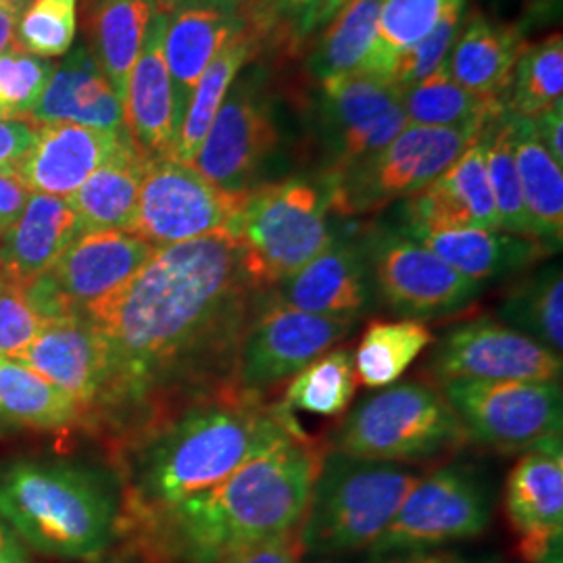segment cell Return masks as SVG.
<instances>
[{
  "instance_id": "46",
  "label": "cell",
  "mask_w": 563,
  "mask_h": 563,
  "mask_svg": "<svg viewBox=\"0 0 563 563\" xmlns=\"http://www.w3.org/2000/svg\"><path fill=\"white\" fill-rule=\"evenodd\" d=\"M320 2L322 0H260L253 11L255 18L246 21L253 23L262 34L267 30H274L276 23L282 25L290 23L297 36H305L307 23Z\"/></svg>"
},
{
  "instance_id": "41",
  "label": "cell",
  "mask_w": 563,
  "mask_h": 563,
  "mask_svg": "<svg viewBox=\"0 0 563 563\" xmlns=\"http://www.w3.org/2000/svg\"><path fill=\"white\" fill-rule=\"evenodd\" d=\"M457 2L467 0H384L378 38L363 67V74L376 76L393 55L428 36L444 13Z\"/></svg>"
},
{
  "instance_id": "24",
  "label": "cell",
  "mask_w": 563,
  "mask_h": 563,
  "mask_svg": "<svg viewBox=\"0 0 563 563\" xmlns=\"http://www.w3.org/2000/svg\"><path fill=\"white\" fill-rule=\"evenodd\" d=\"M165 21V13L151 21L123 99L125 132L148 162L172 159L180 134L174 86L163 57Z\"/></svg>"
},
{
  "instance_id": "40",
  "label": "cell",
  "mask_w": 563,
  "mask_h": 563,
  "mask_svg": "<svg viewBox=\"0 0 563 563\" xmlns=\"http://www.w3.org/2000/svg\"><path fill=\"white\" fill-rule=\"evenodd\" d=\"M484 157H486V172L490 180V190L497 209L499 230L532 239V225L523 205L522 186L516 169L514 144H511V123L509 111L505 109L501 115L488 121L483 130ZM539 242V241H537Z\"/></svg>"
},
{
  "instance_id": "9",
  "label": "cell",
  "mask_w": 563,
  "mask_h": 563,
  "mask_svg": "<svg viewBox=\"0 0 563 563\" xmlns=\"http://www.w3.org/2000/svg\"><path fill=\"white\" fill-rule=\"evenodd\" d=\"M470 441L497 451H530L562 439V384L453 378L437 384Z\"/></svg>"
},
{
  "instance_id": "35",
  "label": "cell",
  "mask_w": 563,
  "mask_h": 563,
  "mask_svg": "<svg viewBox=\"0 0 563 563\" xmlns=\"http://www.w3.org/2000/svg\"><path fill=\"white\" fill-rule=\"evenodd\" d=\"M434 341L432 330L416 320L369 323L353 353L357 383L372 390L397 383Z\"/></svg>"
},
{
  "instance_id": "45",
  "label": "cell",
  "mask_w": 563,
  "mask_h": 563,
  "mask_svg": "<svg viewBox=\"0 0 563 563\" xmlns=\"http://www.w3.org/2000/svg\"><path fill=\"white\" fill-rule=\"evenodd\" d=\"M46 322L51 320L36 311L23 284L9 276L0 278V357L13 360L20 355Z\"/></svg>"
},
{
  "instance_id": "11",
  "label": "cell",
  "mask_w": 563,
  "mask_h": 563,
  "mask_svg": "<svg viewBox=\"0 0 563 563\" xmlns=\"http://www.w3.org/2000/svg\"><path fill=\"white\" fill-rule=\"evenodd\" d=\"M363 255L374 292L402 320L428 322L457 316L483 295L484 284L465 278L402 232L369 236Z\"/></svg>"
},
{
  "instance_id": "52",
  "label": "cell",
  "mask_w": 563,
  "mask_h": 563,
  "mask_svg": "<svg viewBox=\"0 0 563 563\" xmlns=\"http://www.w3.org/2000/svg\"><path fill=\"white\" fill-rule=\"evenodd\" d=\"M349 2H351V0H322V2L318 4V9L313 11L311 20L307 23L305 36H307V34H311V32H316L318 27L325 25V23L332 20V18L341 11L342 7H344V4H349Z\"/></svg>"
},
{
  "instance_id": "31",
  "label": "cell",
  "mask_w": 563,
  "mask_h": 563,
  "mask_svg": "<svg viewBox=\"0 0 563 563\" xmlns=\"http://www.w3.org/2000/svg\"><path fill=\"white\" fill-rule=\"evenodd\" d=\"M157 13L155 0H97L90 9L86 44L121 104L148 25Z\"/></svg>"
},
{
  "instance_id": "57",
  "label": "cell",
  "mask_w": 563,
  "mask_h": 563,
  "mask_svg": "<svg viewBox=\"0 0 563 563\" xmlns=\"http://www.w3.org/2000/svg\"><path fill=\"white\" fill-rule=\"evenodd\" d=\"M7 563H32L30 562V560H27V555H25V553H23V549H20V551H18V553H15V555H13V558H11V560H9V562Z\"/></svg>"
},
{
  "instance_id": "10",
  "label": "cell",
  "mask_w": 563,
  "mask_h": 563,
  "mask_svg": "<svg viewBox=\"0 0 563 563\" xmlns=\"http://www.w3.org/2000/svg\"><path fill=\"white\" fill-rule=\"evenodd\" d=\"M490 518L493 499L483 476L470 465H446L416 483L369 551L409 553L470 541Z\"/></svg>"
},
{
  "instance_id": "50",
  "label": "cell",
  "mask_w": 563,
  "mask_h": 563,
  "mask_svg": "<svg viewBox=\"0 0 563 563\" xmlns=\"http://www.w3.org/2000/svg\"><path fill=\"white\" fill-rule=\"evenodd\" d=\"M539 141L555 162L563 165V102H558L539 115L530 118Z\"/></svg>"
},
{
  "instance_id": "39",
  "label": "cell",
  "mask_w": 563,
  "mask_h": 563,
  "mask_svg": "<svg viewBox=\"0 0 563 563\" xmlns=\"http://www.w3.org/2000/svg\"><path fill=\"white\" fill-rule=\"evenodd\" d=\"M507 92V111L520 118H534L544 109L563 102L562 34L523 44Z\"/></svg>"
},
{
  "instance_id": "32",
  "label": "cell",
  "mask_w": 563,
  "mask_h": 563,
  "mask_svg": "<svg viewBox=\"0 0 563 563\" xmlns=\"http://www.w3.org/2000/svg\"><path fill=\"white\" fill-rule=\"evenodd\" d=\"M262 38V34L246 21L241 32L223 46L220 55L205 69L184 113L178 142L172 155L174 162L190 165L197 157L211 123L225 101V95L239 78L242 67L255 57Z\"/></svg>"
},
{
  "instance_id": "42",
  "label": "cell",
  "mask_w": 563,
  "mask_h": 563,
  "mask_svg": "<svg viewBox=\"0 0 563 563\" xmlns=\"http://www.w3.org/2000/svg\"><path fill=\"white\" fill-rule=\"evenodd\" d=\"M78 32V0H30L20 13L15 42L27 53L55 59L71 51Z\"/></svg>"
},
{
  "instance_id": "59",
  "label": "cell",
  "mask_w": 563,
  "mask_h": 563,
  "mask_svg": "<svg viewBox=\"0 0 563 563\" xmlns=\"http://www.w3.org/2000/svg\"><path fill=\"white\" fill-rule=\"evenodd\" d=\"M230 2H234V4H239V0H230Z\"/></svg>"
},
{
  "instance_id": "44",
  "label": "cell",
  "mask_w": 563,
  "mask_h": 563,
  "mask_svg": "<svg viewBox=\"0 0 563 563\" xmlns=\"http://www.w3.org/2000/svg\"><path fill=\"white\" fill-rule=\"evenodd\" d=\"M55 71V63L42 59L13 41L0 55V120L27 118Z\"/></svg>"
},
{
  "instance_id": "55",
  "label": "cell",
  "mask_w": 563,
  "mask_h": 563,
  "mask_svg": "<svg viewBox=\"0 0 563 563\" xmlns=\"http://www.w3.org/2000/svg\"><path fill=\"white\" fill-rule=\"evenodd\" d=\"M157 2V9H159V13H165V15H169L174 9H178L184 0H155Z\"/></svg>"
},
{
  "instance_id": "48",
  "label": "cell",
  "mask_w": 563,
  "mask_h": 563,
  "mask_svg": "<svg viewBox=\"0 0 563 563\" xmlns=\"http://www.w3.org/2000/svg\"><path fill=\"white\" fill-rule=\"evenodd\" d=\"M302 555L305 549L299 539V530H292L274 541L246 549L220 563H301Z\"/></svg>"
},
{
  "instance_id": "60",
  "label": "cell",
  "mask_w": 563,
  "mask_h": 563,
  "mask_svg": "<svg viewBox=\"0 0 563 563\" xmlns=\"http://www.w3.org/2000/svg\"><path fill=\"white\" fill-rule=\"evenodd\" d=\"M111 563H128V562H118V560H115V562H111Z\"/></svg>"
},
{
  "instance_id": "12",
  "label": "cell",
  "mask_w": 563,
  "mask_h": 563,
  "mask_svg": "<svg viewBox=\"0 0 563 563\" xmlns=\"http://www.w3.org/2000/svg\"><path fill=\"white\" fill-rule=\"evenodd\" d=\"M155 251L157 246L128 230L81 232L25 290L46 320L84 313L132 280Z\"/></svg>"
},
{
  "instance_id": "43",
  "label": "cell",
  "mask_w": 563,
  "mask_h": 563,
  "mask_svg": "<svg viewBox=\"0 0 563 563\" xmlns=\"http://www.w3.org/2000/svg\"><path fill=\"white\" fill-rule=\"evenodd\" d=\"M463 9L465 2L453 4L428 36H423L422 41L386 60L378 69L376 78L395 86L397 90H402L434 74L443 65L453 42L457 38V32L462 27Z\"/></svg>"
},
{
  "instance_id": "54",
  "label": "cell",
  "mask_w": 563,
  "mask_h": 563,
  "mask_svg": "<svg viewBox=\"0 0 563 563\" xmlns=\"http://www.w3.org/2000/svg\"><path fill=\"white\" fill-rule=\"evenodd\" d=\"M20 549V539L13 534V530L0 518V563L9 562Z\"/></svg>"
},
{
  "instance_id": "51",
  "label": "cell",
  "mask_w": 563,
  "mask_h": 563,
  "mask_svg": "<svg viewBox=\"0 0 563 563\" xmlns=\"http://www.w3.org/2000/svg\"><path fill=\"white\" fill-rule=\"evenodd\" d=\"M384 563H476L467 558H463L462 553L449 551V549H428V551H409L401 553L393 560H386Z\"/></svg>"
},
{
  "instance_id": "49",
  "label": "cell",
  "mask_w": 563,
  "mask_h": 563,
  "mask_svg": "<svg viewBox=\"0 0 563 563\" xmlns=\"http://www.w3.org/2000/svg\"><path fill=\"white\" fill-rule=\"evenodd\" d=\"M27 197L30 192L18 174L0 172V241L7 234V230L20 218Z\"/></svg>"
},
{
  "instance_id": "18",
  "label": "cell",
  "mask_w": 563,
  "mask_h": 563,
  "mask_svg": "<svg viewBox=\"0 0 563 563\" xmlns=\"http://www.w3.org/2000/svg\"><path fill=\"white\" fill-rule=\"evenodd\" d=\"M505 511L528 563H562V439L530 449L509 472Z\"/></svg>"
},
{
  "instance_id": "53",
  "label": "cell",
  "mask_w": 563,
  "mask_h": 563,
  "mask_svg": "<svg viewBox=\"0 0 563 563\" xmlns=\"http://www.w3.org/2000/svg\"><path fill=\"white\" fill-rule=\"evenodd\" d=\"M20 13L7 4H0V55L7 51V46L15 41V27H18Z\"/></svg>"
},
{
  "instance_id": "36",
  "label": "cell",
  "mask_w": 563,
  "mask_h": 563,
  "mask_svg": "<svg viewBox=\"0 0 563 563\" xmlns=\"http://www.w3.org/2000/svg\"><path fill=\"white\" fill-rule=\"evenodd\" d=\"M384 0H351L328 21L311 57V71L322 80L360 74L378 38Z\"/></svg>"
},
{
  "instance_id": "47",
  "label": "cell",
  "mask_w": 563,
  "mask_h": 563,
  "mask_svg": "<svg viewBox=\"0 0 563 563\" xmlns=\"http://www.w3.org/2000/svg\"><path fill=\"white\" fill-rule=\"evenodd\" d=\"M36 139V125L32 121L0 120V172L18 174L32 142Z\"/></svg>"
},
{
  "instance_id": "5",
  "label": "cell",
  "mask_w": 563,
  "mask_h": 563,
  "mask_svg": "<svg viewBox=\"0 0 563 563\" xmlns=\"http://www.w3.org/2000/svg\"><path fill=\"white\" fill-rule=\"evenodd\" d=\"M420 478L402 463L360 460L334 449L323 453L299 526L305 553L344 555L372 549Z\"/></svg>"
},
{
  "instance_id": "34",
  "label": "cell",
  "mask_w": 563,
  "mask_h": 563,
  "mask_svg": "<svg viewBox=\"0 0 563 563\" xmlns=\"http://www.w3.org/2000/svg\"><path fill=\"white\" fill-rule=\"evenodd\" d=\"M0 420L57 430L84 420L80 405L21 363L0 357Z\"/></svg>"
},
{
  "instance_id": "23",
  "label": "cell",
  "mask_w": 563,
  "mask_h": 563,
  "mask_svg": "<svg viewBox=\"0 0 563 563\" xmlns=\"http://www.w3.org/2000/svg\"><path fill=\"white\" fill-rule=\"evenodd\" d=\"M246 25L230 0H186L165 21L163 57L174 86L176 113L184 120L188 101L205 69Z\"/></svg>"
},
{
  "instance_id": "1",
  "label": "cell",
  "mask_w": 563,
  "mask_h": 563,
  "mask_svg": "<svg viewBox=\"0 0 563 563\" xmlns=\"http://www.w3.org/2000/svg\"><path fill=\"white\" fill-rule=\"evenodd\" d=\"M263 292L225 230L159 246L115 295L84 311L107 349L97 411L134 420L141 411L153 413L159 399H192L232 380Z\"/></svg>"
},
{
  "instance_id": "6",
  "label": "cell",
  "mask_w": 563,
  "mask_h": 563,
  "mask_svg": "<svg viewBox=\"0 0 563 563\" xmlns=\"http://www.w3.org/2000/svg\"><path fill=\"white\" fill-rule=\"evenodd\" d=\"M323 181L290 178L262 184L242 197L228 234L239 242L249 278L272 290L332 242Z\"/></svg>"
},
{
  "instance_id": "22",
  "label": "cell",
  "mask_w": 563,
  "mask_h": 563,
  "mask_svg": "<svg viewBox=\"0 0 563 563\" xmlns=\"http://www.w3.org/2000/svg\"><path fill=\"white\" fill-rule=\"evenodd\" d=\"M128 132H107L78 123L36 125L18 176L27 192L67 199L107 162L125 141Z\"/></svg>"
},
{
  "instance_id": "14",
  "label": "cell",
  "mask_w": 563,
  "mask_h": 563,
  "mask_svg": "<svg viewBox=\"0 0 563 563\" xmlns=\"http://www.w3.org/2000/svg\"><path fill=\"white\" fill-rule=\"evenodd\" d=\"M244 195L223 192L192 165L153 159L146 165L128 232L157 249L223 232L239 213Z\"/></svg>"
},
{
  "instance_id": "13",
  "label": "cell",
  "mask_w": 563,
  "mask_h": 563,
  "mask_svg": "<svg viewBox=\"0 0 563 563\" xmlns=\"http://www.w3.org/2000/svg\"><path fill=\"white\" fill-rule=\"evenodd\" d=\"M355 325V320L305 313L265 295L242 334L232 380L265 397L344 341Z\"/></svg>"
},
{
  "instance_id": "27",
  "label": "cell",
  "mask_w": 563,
  "mask_h": 563,
  "mask_svg": "<svg viewBox=\"0 0 563 563\" xmlns=\"http://www.w3.org/2000/svg\"><path fill=\"white\" fill-rule=\"evenodd\" d=\"M522 48L520 25L474 13L462 21L457 38L444 59V69L465 90L504 99Z\"/></svg>"
},
{
  "instance_id": "37",
  "label": "cell",
  "mask_w": 563,
  "mask_h": 563,
  "mask_svg": "<svg viewBox=\"0 0 563 563\" xmlns=\"http://www.w3.org/2000/svg\"><path fill=\"white\" fill-rule=\"evenodd\" d=\"M499 322L541 342L555 355L563 351V278L560 265L516 284L497 309Z\"/></svg>"
},
{
  "instance_id": "15",
  "label": "cell",
  "mask_w": 563,
  "mask_h": 563,
  "mask_svg": "<svg viewBox=\"0 0 563 563\" xmlns=\"http://www.w3.org/2000/svg\"><path fill=\"white\" fill-rule=\"evenodd\" d=\"M278 142L272 101L260 78L251 74L232 84L190 165L223 192L244 195L255 188Z\"/></svg>"
},
{
  "instance_id": "20",
  "label": "cell",
  "mask_w": 563,
  "mask_h": 563,
  "mask_svg": "<svg viewBox=\"0 0 563 563\" xmlns=\"http://www.w3.org/2000/svg\"><path fill=\"white\" fill-rule=\"evenodd\" d=\"M407 225L402 232H444V230H499L495 199L486 172L483 132L422 192L407 199Z\"/></svg>"
},
{
  "instance_id": "3",
  "label": "cell",
  "mask_w": 563,
  "mask_h": 563,
  "mask_svg": "<svg viewBox=\"0 0 563 563\" xmlns=\"http://www.w3.org/2000/svg\"><path fill=\"white\" fill-rule=\"evenodd\" d=\"M322 460V446L299 428L218 486L139 526L165 563L223 562L299 530Z\"/></svg>"
},
{
  "instance_id": "21",
  "label": "cell",
  "mask_w": 563,
  "mask_h": 563,
  "mask_svg": "<svg viewBox=\"0 0 563 563\" xmlns=\"http://www.w3.org/2000/svg\"><path fill=\"white\" fill-rule=\"evenodd\" d=\"M372 295L363 249L332 239L318 257L274 286L269 299L305 313L360 322L372 307Z\"/></svg>"
},
{
  "instance_id": "28",
  "label": "cell",
  "mask_w": 563,
  "mask_h": 563,
  "mask_svg": "<svg viewBox=\"0 0 563 563\" xmlns=\"http://www.w3.org/2000/svg\"><path fill=\"white\" fill-rule=\"evenodd\" d=\"M439 255L470 280H501L534 265L549 251L541 242L514 236L501 230H444L402 232Z\"/></svg>"
},
{
  "instance_id": "25",
  "label": "cell",
  "mask_w": 563,
  "mask_h": 563,
  "mask_svg": "<svg viewBox=\"0 0 563 563\" xmlns=\"http://www.w3.org/2000/svg\"><path fill=\"white\" fill-rule=\"evenodd\" d=\"M25 120L34 125L67 121L107 132L125 130L120 97L86 42L71 46L67 57L55 63L51 80Z\"/></svg>"
},
{
  "instance_id": "17",
  "label": "cell",
  "mask_w": 563,
  "mask_h": 563,
  "mask_svg": "<svg viewBox=\"0 0 563 563\" xmlns=\"http://www.w3.org/2000/svg\"><path fill=\"white\" fill-rule=\"evenodd\" d=\"M320 99L330 157L325 176L367 162L407 128L401 92L372 74L322 80Z\"/></svg>"
},
{
  "instance_id": "56",
  "label": "cell",
  "mask_w": 563,
  "mask_h": 563,
  "mask_svg": "<svg viewBox=\"0 0 563 563\" xmlns=\"http://www.w3.org/2000/svg\"><path fill=\"white\" fill-rule=\"evenodd\" d=\"M0 4H7V7H11V9L21 13L30 4V0H0Z\"/></svg>"
},
{
  "instance_id": "8",
  "label": "cell",
  "mask_w": 563,
  "mask_h": 563,
  "mask_svg": "<svg viewBox=\"0 0 563 563\" xmlns=\"http://www.w3.org/2000/svg\"><path fill=\"white\" fill-rule=\"evenodd\" d=\"M483 130L484 125H407L367 162L323 176L330 209L341 216H363L416 197L457 162Z\"/></svg>"
},
{
  "instance_id": "29",
  "label": "cell",
  "mask_w": 563,
  "mask_h": 563,
  "mask_svg": "<svg viewBox=\"0 0 563 563\" xmlns=\"http://www.w3.org/2000/svg\"><path fill=\"white\" fill-rule=\"evenodd\" d=\"M148 159L125 136L120 148L67 197L81 232L130 230Z\"/></svg>"
},
{
  "instance_id": "33",
  "label": "cell",
  "mask_w": 563,
  "mask_h": 563,
  "mask_svg": "<svg viewBox=\"0 0 563 563\" xmlns=\"http://www.w3.org/2000/svg\"><path fill=\"white\" fill-rule=\"evenodd\" d=\"M401 107L407 125L423 128H463L486 125L501 115L507 104L504 99L483 97L465 90L449 76L444 63L428 78L402 88Z\"/></svg>"
},
{
  "instance_id": "30",
  "label": "cell",
  "mask_w": 563,
  "mask_h": 563,
  "mask_svg": "<svg viewBox=\"0 0 563 563\" xmlns=\"http://www.w3.org/2000/svg\"><path fill=\"white\" fill-rule=\"evenodd\" d=\"M509 123L516 169L534 241L555 251L562 246L563 239V165L549 155L530 118L509 113Z\"/></svg>"
},
{
  "instance_id": "58",
  "label": "cell",
  "mask_w": 563,
  "mask_h": 563,
  "mask_svg": "<svg viewBox=\"0 0 563 563\" xmlns=\"http://www.w3.org/2000/svg\"><path fill=\"white\" fill-rule=\"evenodd\" d=\"M7 276V272H4V267H2V260H0V278H4Z\"/></svg>"
},
{
  "instance_id": "26",
  "label": "cell",
  "mask_w": 563,
  "mask_h": 563,
  "mask_svg": "<svg viewBox=\"0 0 563 563\" xmlns=\"http://www.w3.org/2000/svg\"><path fill=\"white\" fill-rule=\"evenodd\" d=\"M80 234L67 199L30 192L20 218L0 241L2 267L11 280L25 286L48 272Z\"/></svg>"
},
{
  "instance_id": "4",
  "label": "cell",
  "mask_w": 563,
  "mask_h": 563,
  "mask_svg": "<svg viewBox=\"0 0 563 563\" xmlns=\"http://www.w3.org/2000/svg\"><path fill=\"white\" fill-rule=\"evenodd\" d=\"M0 518L44 555L92 562L120 528L118 493L80 463L18 460L0 472Z\"/></svg>"
},
{
  "instance_id": "7",
  "label": "cell",
  "mask_w": 563,
  "mask_h": 563,
  "mask_svg": "<svg viewBox=\"0 0 563 563\" xmlns=\"http://www.w3.org/2000/svg\"><path fill=\"white\" fill-rule=\"evenodd\" d=\"M467 441L443 393L423 383L380 388L363 399L330 439L332 449L344 455L390 463L439 460Z\"/></svg>"
},
{
  "instance_id": "38",
  "label": "cell",
  "mask_w": 563,
  "mask_h": 563,
  "mask_svg": "<svg viewBox=\"0 0 563 563\" xmlns=\"http://www.w3.org/2000/svg\"><path fill=\"white\" fill-rule=\"evenodd\" d=\"M357 378L351 346H336L309 363L284 393L282 407L323 418H336L349 409L355 397Z\"/></svg>"
},
{
  "instance_id": "16",
  "label": "cell",
  "mask_w": 563,
  "mask_h": 563,
  "mask_svg": "<svg viewBox=\"0 0 563 563\" xmlns=\"http://www.w3.org/2000/svg\"><path fill=\"white\" fill-rule=\"evenodd\" d=\"M562 355L541 342L493 318H476L449 328L426 363L434 383L453 378L472 380H528L560 383Z\"/></svg>"
},
{
  "instance_id": "2",
  "label": "cell",
  "mask_w": 563,
  "mask_h": 563,
  "mask_svg": "<svg viewBox=\"0 0 563 563\" xmlns=\"http://www.w3.org/2000/svg\"><path fill=\"white\" fill-rule=\"evenodd\" d=\"M299 430L280 402L234 380L146 423L125 462L128 516L139 523L213 488L265 449Z\"/></svg>"
},
{
  "instance_id": "19",
  "label": "cell",
  "mask_w": 563,
  "mask_h": 563,
  "mask_svg": "<svg viewBox=\"0 0 563 563\" xmlns=\"http://www.w3.org/2000/svg\"><path fill=\"white\" fill-rule=\"evenodd\" d=\"M13 362L30 367L71 397L80 405L84 418L99 409L107 383V349L101 332L84 313L46 322Z\"/></svg>"
}]
</instances>
